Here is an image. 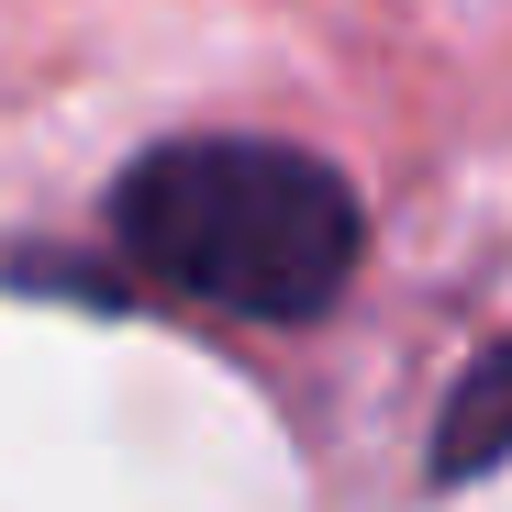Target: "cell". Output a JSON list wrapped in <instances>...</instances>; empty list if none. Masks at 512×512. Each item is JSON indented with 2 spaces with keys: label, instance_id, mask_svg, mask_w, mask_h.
<instances>
[{
  "label": "cell",
  "instance_id": "cell-1",
  "mask_svg": "<svg viewBox=\"0 0 512 512\" xmlns=\"http://www.w3.org/2000/svg\"><path fill=\"white\" fill-rule=\"evenodd\" d=\"M112 234L145 279L245 323H323L357 279V190L301 145L190 134L112 190Z\"/></svg>",
  "mask_w": 512,
  "mask_h": 512
},
{
  "label": "cell",
  "instance_id": "cell-2",
  "mask_svg": "<svg viewBox=\"0 0 512 512\" xmlns=\"http://www.w3.org/2000/svg\"><path fill=\"white\" fill-rule=\"evenodd\" d=\"M501 446H512V346L468 368V390H457V423H446V446H435V479H468V468H490Z\"/></svg>",
  "mask_w": 512,
  "mask_h": 512
}]
</instances>
